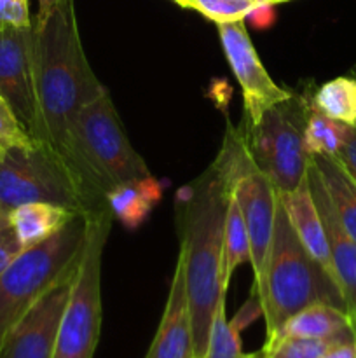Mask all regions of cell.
Masks as SVG:
<instances>
[{
  "mask_svg": "<svg viewBox=\"0 0 356 358\" xmlns=\"http://www.w3.org/2000/svg\"><path fill=\"white\" fill-rule=\"evenodd\" d=\"M191 308L185 285L184 261L178 255L170 283L166 308L145 358H194Z\"/></svg>",
  "mask_w": 356,
  "mask_h": 358,
  "instance_id": "14",
  "label": "cell"
},
{
  "mask_svg": "<svg viewBox=\"0 0 356 358\" xmlns=\"http://www.w3.org/2000/svg\"><path fill=\"white\" fill-rule=\"evenodd\" d=\"M356 338V336H353ZM353 338L335 339H307V338H279L265 341L262 353L264 358H321L337 343Z\"/></svg>",
  "mask_w": 356,
  "mask_h": 358,
  "instance_id": "24",
  "label": "cell"
},
{
  "mask_svg": "<svg viewBox=\"0 0 356 358\" xmlns=\"http://www.w3.org/2000/svg\"><path fill=\"white\" fill-rule=\"evenodd\" d=\"M253 292L260 301L267 338L311 304H332L348 311L341 287L300 243L281 201L276 210L274 236L264 278Z\"/></svg>",
  "mask_w": 356,
  "mask_h": 358,
  "instance_id": "3",
  "label": "cell"
},
{
  "mask_svg": "<svg viewBox=\"0 0 356 358\" xmlns=\"http://www.w3.org/2000/svg\"><path fill=\"white\" fill-rule=\"evenodd\" d=\"M0 93L27 131L45 142L35 83L34 23L30 27L0 23Z\"/></svg>",
  "mask_w": 356,
  "mask_h": 358,
  "instance_id": "9",
  "label": "cell"
},
{
  "mask_svg": "<svg viewBox=\"0 0 356 358\" xmlns=\"http://www.w3.org/2000/svg\"><path fill=\"white\" fill-rule=\"evenodd\" d=\"M250 164L243 135L229 126L215 161L181 191L178 255L185 268L195 358L206 355L213 315L227 294L222 283L227 208L237 177Z\"/></svg>",
  "mask_w": 356,
  "mask_h": 358,
  "instance_id": "1",
  "label": "cell"
},
{
  "mask_svg": "<svg viewBox=\"0 0 356 358\" xmlns=\"http://www.w3.org/2000/svg\"><path fill=\"white\" fill-rule=\"evenodd\" d=\"M77 215L75 210L54 203H27L10 210L9 220L24 252L47 241Z\"/></svg>",
  "mask_w": 356,
  "mask_h": 358,
  "instance_id": "17",
  "label": "cell"
},
{
  "mask_svg": "<svg viewBox=\"0 0 356 358\" xmlns=\"http://www.w3.org/2000/svg\"><path fill=\"white\" fill-rule=\"evenodd\" d=\"M105 199L112 217L129 229H136L161 199V185L156 178L149 177L133 184L117 185L107 192Z\"/></svg>",
  "mask_w": 356,
  "mask_h": 358,
  "instance_id": "18",
  "label": "cell"
},
{
  "mask_svg": "<svg viewBox=\"0 0 356 358\" xmlns=\"http://www.w3.org/2000/svg\"><path fill=\"white\" fill-rule=\"evenodd\" d=\"M232 196L239 206L244 226H246L251 252L250 264L255 275L253 289H257L264 278L272 236H274L276 210H278L279 203L278 189L264 173H260L253 164H250L237 177Z\"/></svg>",
  "mask_w": 356,
  "mask_h": 358,
  "instance_id": "11",
  "label": "cell"
},
{
  "mask_svg": "<svg viewBox=\"0 0 356 358\" xmlns=\"http://www.w3.org/2000/svg\"><path fill=\"white\" fill-rule=\"evenodd\" d=\"M0 23L30 27L34 20L28 9V0H0Z\"/></svg>",
  "mask_w": 356,
  "mask_h": 358,
  "instance_id": "28",
  "label": "cell"
},
{
  "mask_svg": "<svg viewBox=\"0 0 356 358\" xmlns=\"http://www.w3.org/2000/svg\"><path fill=\"white\" fill-rule=\"evenodd\" d=\"M37 142L38 140H35L21 124L7 98L0 93V152L16 147H31Z\"/></svg>",
  "mask_w": 356,
  "mask_h": 358,
  "instance_id": "26",
  "label": "cell"
},
{
  "mask_svg": "<svg viewBox=\"0 0 356 358\" xmlns=\"http://www.w3.org/2000/svg\"><path fill=\"white\" fill-rule=\"evenodd\" d=\"M311 100L297 96L269 108L257 124L241 131L251 164L274 184L278 192H292L307 177L313 161L304 147V128Z\"/></svg>",
  "mask_w": 356,
  "mask_h": 358,
  "instance_id": "8",
  "label": "cell"
},
{
  "mask_svg": "<svg viewBox=\"0 0 356 358\" xmlns=\"http://www.w3.org/2000/svg\"><path fill=\"white\" fill-rule=\"evenodd\" d=\"M194 358H195V357H194Z\"/></svg>",
  "mask_w": 356,
  "mask_h": 358,
  "instance_id": "36",
  "label": "cell"
},
{
  "mask_svg": "<svg viewBox=\"0 0 356 358\" xmlns=\"http://www.w3.org/2000/svg\"><path fill=\"white\" fill-rule=\"evenodd\" d=\"M34 34L35 83L44 140L72 168V129L77 115L107 87L86 58L73 0H56L44 20H34Z\"/></svg>",
  "mask_w": 356,
  "mask_h": 358,
  "instance_id": "2",
  "label": "cell"
},
{
  "mask_svg": "<svg viewBox=\"0 0 356 358\" xmlns=\"http://www.w3.org/2000/svg\"><path fill=\"white\" fill-rule=\"evenodd\" d=\"M75 271L56 283L14 325L0 348V358H52L59 322L68 304Z\"/></svg>",
  "mask_w": 356,
  "mask_h": 358,
  "instance_id": "12",
  "label": "cell"
},
{
  "mask_svg": "<svg viewBox=\"0 0 356 358\" xmlns=\"http://www.w3.org/2000/svg\"><path fill=\"white\" fill-rule=\"evenodd\" d=\"M87 238L80 213L44 243L21 252L0 275V348L14 325L56 285L77 269Z\"/></svg>",
  "mask_w": 356,
  "mask_h": 358,
  "instance_id": "5",
  "label": "cell"
},
{
  "mask_svg": "<svg viewBox=\"0 0 356 358\" xmlns=\"http://www.w3.org/2000/svg\"><path fill=\"white\" fill-rule=\"evenodd\" d=\"M20 241L10 226L9 213L0 210V275L21 255Z\"/></svg>",
  "mask_w": 356,
  "mask_h": 358,
  "instance_id": "27",
  "label": "cell"
},
{
  "mask_svg": "<svg viewBox=\"0 0 356 358\" xmlns=\"http://www.w3.org/2000/svg\"><path fill=\"white\" fill-rule=\"evenodd\" d=\"M271 6L265 0H192V10L205 16L215 24L244 21L260 7Z\"/></svg>",
  "mask_w": 356,
  "mask_h": 358,
  "instance_id": "25",
  "label": "cell"
},
{
  "mask_svg": "<svg viewBox=\"0 0 356 358\" xmlns=\"http://www.w3.org/2000/svg\"><path fill=\"white\" fill-rule=\"evenodd\" d=\"M223 55L243 91L244 122L257 124L274 105L292 98V91L278 86L265 70L251 42L244 21L216 24Z\"/></svg>",
  "mask_w": 356,
  "mask_h": 358,
  "instance_id": "10",
  "label": "cell"
},
{
  "mask_svg": "<svg viewBox=\"0 0 356 358\" xmlns=\"http://www.w3.org/2000/svg\"><path fill=\"white\" fill-rule=\"evenodd\" d=\"M351 128L353 126L321 114L311 105L306 128H304V147L311 157H335L341 147L344 145Z\"/></svg>",
  "mask_w": 356,
  "mask_h": 358,
  "instance_id": "21",
  "label": "cell"
},
{
  "mask_svg": "<svg viewBox=\"0 0 356 358\" xmlns=\"http://www.w3.org/2000/svg\"><path fill=\"white\" fill-rule=\"evenodd\" d=\"M265 2H269V3H271V6H276V3H281V2H279V0H265Z\"/></svg>",
  "mask_w": 356,
  "mask_h": 358,
  "instance_id": "34",
  "label": "cell"
},
{
  "mask_svg": "<svg viewBox=\"0 0 356 358\" xmlns=\"http://www.w3.org/2000/svg\"><path fill=\"white\" fill-rule=\"evenodd\" d=\"M246 261H251L250 240H248L246 226H244L241 210L232 196L229 201V208H227L225 238H223L222 283L225 289H229V282L232 278L234 271Z\"/></svg>",
  "mask_w": 356,
  "mask_h": 358,
  "instance_id": "22",
  "label": "cell"
},
{
  "mask_svg": "<svg viewBox=\"0 0 356 358\" xmlns=\"http://www.w3.org/2000/svg\"><path fill=\"white\" fill-rule=\"evenodd\" d=\"M110 210L87 215V238L63 311L52 358H93L101 332V262L112 224Z\"/></svg>",
  "mask_w": 356,
  "mask_h": 358,
  "instance_id": "7",
  "label": "cell"
},
{
  "mask_svg": "<svg viewBox=\"0 0 356 358\" xmlns=\"http://www.w3.org/2000/svg\"><path fill=\"white\" fill-rule=\"evenodd\" d=\"M27 203H54L86 215L110 210L45 142L0 152V210L9 213Z\"/></svg>",
  "mask_w": 356,
  "mask_h": 358,
  "instance_id": "6",
  "label": "cell"
},
{
  "mask_svg": "<svg viewBox=\"0 0 356 358\" xmlns=\"http://www.w3.org/2000/svg\"><path fill=\"white\" fill-rule=\"evenodd\" d=\"M37 2H38V10L35 20H44V17L51 13L52 7H54L56 0H37Z\"/></svg>",
  "mask_w": 356,
  "mask_h": 358,
  "instance_id": "31",
  "label": "cell"
},
{
  "mask_svg": "<svg viewBox=\"0 0 356 358\" xmlns=\"http://www.w3.org/2000/svg\"><path fill=\"white\" fill-rule=\"evenodd\" d=\"M307 182H309L311 194H313L318 212L323 220L325 231H327L335 280L341 287L348 313L356 327V241L342 227L334 205L328 198L327 189L321 182L320 171L313 161L307 170Z\"/></svg>",
  "mask_w": 356,
  "mask_h": 358,
  "instance_id": "13",
  "label": "cell"
},
{
  "mask_svg": "<svg viewBox=\"0 0 356 358\" xmlns=\"http://www.w3.org/2000/svg\"><path fill=\"white\" fill-rule=\"evenodd\" d=\"M321 358H356V338L337 343Z\"/></svg>",
  "mask_w": 356,
  "mask_h": 358,
  "instance_id": "30",
  "label": "cell"
},
{
  "mask_svg": "<svg viewBox=\"0 0 356 358\" xmlns=\"http://www.w3.org/2000/svg\"><path fill=\"white\" fill-rule=\"evenodd\" d=\"M311 105L321 114L356 126V77H335L321 84L311 96Z\"/></svg>",
  "mask_w": 356,
  "mask_h": 358,
  "instance_id": "20",
  "label": "cell"
},
{
  "mask_svg": "<svg viewBox=\"0 0 356 358\" xmlns=\"http://www.w3.org/2000/svg\"><path fill=\"white\" fill-rule=\"evenodd\" d=\"M335 159L341 163V166L348 171V175L356 184V126L351 128L344 145L341 147V150H339V154L335 156Z\"/></svg>",
  "mask_w": 356,
  "mask_h": 358,
  "instance_id": "29",
  "label": "cell"
},
{
  "mask_svg": "<svg viewBox=\"0 0 356 358\" xmlns=\"http://www.w3.org/2000/svg\"><path fill=\"white\" fill-rule=\"evenodd\" d=\"M353 336H356V327L348 311L332 304L318 303L290 317L274 334L269 336L267 341L279 338L335 339Z\"/></svg>",
  "mask_w": 356,
  "mask_h": 358,
  "instance_id": "16",
  "label": "cell"
},
{
  "mask_svg": "<svg viewBox=\"0 0 356 358\" xmlns=\"http://www.w3.org/2000/svg\"><path fill=\"white\" fill-rule=\"evenodd\" d=\"M70 163L87 191L101 203H107L105 196L117 185L152 177L133 149L108 90L77 115Z\"/></svg>",
  "mask_w": 356,
  "mask_h": 358,
  "instance_id": "4",
  "label": "cell"
},
{
  "mask_svg": "<svg viewBox=\"0 0 356 358\" xmlns=\"http://www.w3.org/2000/svg\"><path fill=\"white\" fill-rule=\"evenodd\" d=\"M246 358H264V353H262V350H260V352H255V353H248V355H246Z\"/></svg>",
  "mask_w": 356,
  "mask_h": 358,
  "instance_id": "33",
  "label": "cell"
},
{
  "mask_svg": "<svg viewBox=\"0 0 356 358\" xmlns=\"http://www.w3.org/2000/svg\"><path fill=\"white\" fill-rule=\"evenodd\" d=\"M171 2H175L177 6H180L181 9H191L192 7V0H171Z\"/></svg>",
  "mask_w": 356,
  "mask_h": 358,
  "instance_id": "32",
  "label": "cell"
},
{
  "mask_svg": "<svg viewBox=\"0 0 356 358\" xmlns=\"http://www.w3.org/2000/svg\"><path fill=\"white\" fill-rule=\"evenodd\" d=\"M279 2H281V3H285V2H290V0H279Z\"/></svg>",
  "mask_w": 356,
  "mask_h": 358,
  "instance_id": "35",
  "label": "cell"
},
{
  "mask_svg": "<svg viewBox=\"0 0 356 358\" xmlns=\"http://www.w3.org/2000/svg\"><path fill=\"white\" fill-rule=\"evenodd\" d=\"M313 163L320 171L335 213L346 233L356 241V184L335 157L314 156Z\"/></svg>",
  "mask_w": 356,
  "mask_h": 358,
  "instance_id": "19",
  "label": "cell"
},
{
  "mask_svg": "<svg viewBox=\"0 0 356 358\" xmlns=\"http://www.w3.org/2000/svg\"><path fill=\"white\" fill-rule=\"evenodd\" d=\"M239 332L232 322L227 320L225 297H223L213 315L205 358H246L248 353L243 352Z\"/></svg>",
  "mask_w": 356,
  "mask_h": 358,
  "instance_id": "23",
  "label": "cell"
},
{
  "mask_svg": "<svg viewBox=\"0 0 356 358\" xmlns=\"http://www.w3.org/2000/svg\"><path fill=\"white\" fill-rule=\"evenodd\" d=\"M279 201L285 206L286 215H288L290 224L295 231L297 238L304 245L311 257L335 280L334 266H332L330 247H328L327 231H325L323 220H321L318 206L314 203L313 194H311L309 182L306 180L293 189L292 192H278ZM337 282V280H335ZM339 285V283H337Z\"/></svg>",
  "mask_w": 356,
  "mask_h": 358,
  "instance_id": "15",
  "label": "cell"
}]
</instances>
